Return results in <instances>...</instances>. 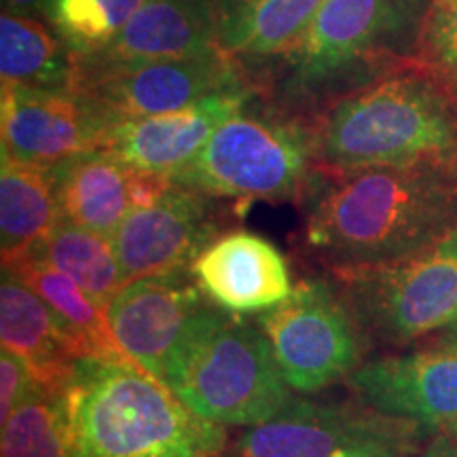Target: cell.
I'll return each instance as SVG.
<instances>
[{"mask_svg": "<svg viewBox=\"0 0 457 457\" xmlns=\"http://www.w3.org/2000/svg\"><path fill=\"white\" fill-rule=\"evenodd\" d=\"M303 208L299 248L327 273L384 265L457 228V168L375 165L322 174Z\"/></svg>", "mask_w": 457, "mask_h": 457, "instance_id": "6da1fadb", "label": "cell"}, {"mask_svg": "<svg viewBox=\"0 0 457 457\" xmlns=\"http://www.w3.org/2000/svg\"><path fill=\"white\" fill-rule=\"evenodd\" d=\"M312 123L322 174L375 165L457 168V96L436 74L400 71L373 79Z\"/></svg>", "mask_w": 457, "mask_h": 457, "instance_id": "7a4b0ae2", "label": "cell"}, {"mask_svg": "<svg viewBox=\"0 0 457 457\" xmlns=\"http://www.w3.org/2000/svg\"><path fill=\"white\" fill-rule=\"evenodd\" d=\"M71 407L81 457H220L227 428L204 420L148 370L79 360Z\"/></svg>", "mask_w": 457, "mask_h": 457, "instance_id": "3957f363", "label": "cell"}, {"mask_svg": "<svg viewBox=\"0 0 457 457\" xmlns=\"http://www.w3.org/2000/svg\"><path fill=\"white\" fill-rule=\"evenodd\" d=\"M162 384L199 417L225 428L262 424L296 398L254 320L214 303L170 358Z\"/></svg>", "mask_w": 457, "mask_h": 457, "instance_id": "277c9868", "label": "cell"}, {"mask_svg": "<svg viewBox=\"0 0 457 457\" xmlns=\"http://www.w3.org/2000/svg\"><path fill=\"white\" fill-rule=\"evenodd\" d=\"M248 106L220 123L170 182L237 204L303 205L322 179L313 123L276 104Z\"/></svg>", "mask_w": 457, "mask_h": 457, "instance_id": "5b68a950", "label": "cell"}, {"mask_svg": "<svg viewBox=\"0 0 457 457\" xmlns=\"http://www.w3.org/2000/svg\"><path fill=\"white\" fill-rule=\"evenodd\" d=\"M400 17V0H327L299 43L273 64L271 104L313 121L362 87L360 71L381 54Z\"/></svg>", "mask_w": 457, "mask_h": 457, "instance_id": "8992f818", "label": "cell"}, {"mask_svg": "<svg viewBox=\"0 0 457 457\" xmlns=\"http://www.w3.org/2000/svg\"><path fill=\"white\" fill-rule=\"evenodd\" d=\"M330 276L367 345L398 350L457 322V228L398 261Z\"/></svg>", "mask_w": 457, "mask_h": 457, "instance_id": "52a82bcc", "label": "cell"}, {"mask_svg": "<svg viewBox=\"0 0 457 457\" xmlns=\"http://www.w3.org/2000/svg\"><path fill=\"white\" fill-rule=\"evenodd\" d=\"M426 428L367 407L360 400L296 396L262 424L248 426L220 457H411Z\"/></svg>", "mask_w": 457, "mask_h": 457, "instance_id": "ba28073f", "label": "cell"}, {"mask_svg": "<svg viewBox=\"0 0 457 457\" xmlns=\"http://www.w3.org/2000/svg\"><path fill=\"white\" fill-rule=\"evenodd\" d=\"M254 322L296 394L345 384L367 360V341L333 276L299 279L286 299L256 313Z\"/></svg>", "mask_w": 457, "mask_h": 457, "instance_id": "9c48e42d", "label": "cell"}, {"mask_svg": "<svg viewBox=\"0 0 457 457\" xmlns=\"http://www.w3.org/2000/svg\"><path fill=\"white\" fill-rule=\"evenodd\" d=\"M250 83L225 49L138 64L79 66L77 94L106 125L180 111L216 91Z\"/></svg>", "mask_w": 457, "mask_h": 457, "instance_id": "30bf717a", "label": "cell"}, {"mask_svg": "<svg viewBox=\"0 0 457 457\" xmlns=\"http://www.w3.org/2000/svg\"><path fill=\"white\" fill-rule=\"evenodd\" d=\"M225 199L170 185L151 204L136 208L112 236L128 282L191 270L199 254L228 231Z\"/></svg>", "mask_w": 457, "mask_h": 457, "instance_id": "8fae6325", "label": "cell"}, {"mask_svg": "<svg viewBox=\"0 0 457 457\" xmlns=\"http://www.w3.org/2000/svg\"><path fill=\"white\" fill-rule=\"evenodd\" d=\"M210 305L193 271L185 270L131 279L106 312L123 350L162 381L170 358Z\"/></svg>", "mask_w": 457, "mask_h": 457, "instance_id": "7c38bea8", "label": "cell"}, {"mask_svg": "<svg viewBox=\"0 0 457 457\" xmlns=\"http://www.w3.org/2000/svg\"><path fill=\"white\" fill-rule=\"evenodd\" d=\"M345 386L353 398L379 413L443 430L457 420V345L443 343L364 360Z\"/></svg>", "mask_w": 457, "mask_h": 457, "instance_id": "4fadbf2b", "label": "cell"}, {"mask_svg": "<svg viewBox=\"0 0 457 457\" xmlns=\"http://www.w3.org/2000/svg\"><path fill=\"white\" fill-rule=\"evenodd\" d=\"M256 98L253 83L228 87L195 104L163 114L106 125L98 148L148 174L171 179L202 151L220 123Z\"/></svg>", "mask_w": 457, "mask_h": 457, "instance_id": "5bb4252c", "label": "cell"}, {"mask_svg": "<svg viewBox=\"0 0 457 457\" xmlns=\"http://www.w3.org/2000/svg\"><path fill=\"white\" fill-rule=\"evenodd\" d=\"M106 123L77 91L3 87V153L38 165H55L98 148Z\"/></svg>", "mask_w": 457, "mask_h": 457, "instance_id": "9a60e30c", "label": "cell"}, {"mask_svg": "<svg viewBox=\"0 0 457 457\" xmlns=\"http://www.w3.org/2000/svg\"><path fill=\"white\" fill-rule=\"evenodd\" d=\"M54 185L62 219L112 237L136 208L157 199L171 182L104 148H89L54 165Z\"/></svg>", "mask_w": 457, "mask_h": 457, "instance_id": "2e32d148", "label": "cell"}, {"mask_svg": "<svg viewBox=\"0 0 457 457\" xmlns=\"http://www.w3.org/2000/svg\"><path fill=\"white\" fill-rule=\"evenodd\" d=\"M210 301L231 313H261L293 290L288 262L270 239L245 228L220 233L191 267Z\"/></svg>", "mask_w": 457, "mask_h": 457, "instance_id": "e0dca14e", "label": "cell"}, {"mask_svg": "<svg viewBox=\"0 0 457 457\" xmlns=\"http://www.w3.org/2000/svg\"><path fill=\"white\" fill-rule=\"evenodd\" d=\"M219 0H145L106 47L81 57L79 66L138 64L191 57L219 49Z\"/></svg>", "mask_w": 457, "mask_h": 457, "instance_id": "ac0fdd59", "label": "cell"}, {"mask_svg": "<svg viewBox=\"0 0 457 457\" xmlns=\"http://www.w3.org/2000/svg\"><path fill=\"white\" fill-rule=\"evenodd\" d=\"M0 341L26 360L43 386H71L79 360L87 358L57 313L7 267L0 279Z\"/></svg>", "mask_w": 457, "mask_h": 457, "instance_id": "d6986e66", "label": "cell"}, {"mask_svg": "<svg viewBox=\"0 0 457 457\" xmlns=\"http://www.w3.org/2000/svg\"><path fill=\"white\" fill-rule=\"evenodd\" d=\"M62 219L54 165H38L3 153L0 168V253L3 267L30 259Z\"/></svg>", "mask_w": 457, "mask_h": 457, "instance_id": "ffe728a7", "label": "cell"}, {"mask_svg": "<svg viewBox=\"0 0 457 457\" xmlns=\"http://www.w3.org/2000/svg\"><path fill=\"white\" fill-rule=\"evenodd\" d=\"M0 81L3 87L74 91L79 81V55L51 24L3 11Z\"/></svg>", "mask_w": 457, "mask_h": 457, "instance_id": "44dd1931", "label": "cell"}, {"mask_svg": "<svg viewBox=\"0 0 457 457\" xmlns=\"http://www.w3.org/2000/svg\"><path fill=\"white\" fill-rule=\"evenodd\" d=\"M327 0H236L222 9L220 47L239 64L271 62L288 54Z\"/></svg>", "mask_w": 457, "mask_h": 457, "instance_id": "7402d4cb", "label": "cell"}, {"mask_svg": "<svg viewBox=\"0 0 457 457\" xmlns=\"http://www.w3.org/2000/svg\"><path fill=\"white\" fill-rule=\"evenodd\" d=\"M7 270L15 271L34 293L47 303L57 313V318L64 322V327L71 330L74 339L81 343L87 356L117 360V362L140 367L114 337L106 307L85 293L71 276L55 270L47 261L37 259V256H30V259L7 267Z\"/></svg>", "mask_w": 457, "mask_h": 457, "instance_id": "603a6c76", "label": "cell"}, {"mask_svg": "<svg viewBox=\"0 0 457 457\" xmlns=\"http://www.w3.org/2000/svg\"><path fill=\"white\" fill-rule=\"evenodd\" d=\"M3 457H81L71 386L34 384L3 424Z\"/></svg>", "mask_w": 457, "mask_h": 457, "instance_id": "cb8c5ba5", "label": "cell"}, {"mask_svg": "<svg viewBox=\"0 0 457 457\" xmlns=\"http://www.w3.org/2000/svg\"><path fill=\"white\" fill-rule=\"evenodd\" d=\"M32 256L71 276L108 310V303L128 284L112 237L60 219L51 236Z\"/></svg>", "mask_w": 457, "mask_h": 457, "instance_id": "d4e9b609", "label": "cell"}, {"mask_svg": "<svg viewBox=\"0 0 457 457\" xmlns=\"http://www.w3.org/2000/svg\"><path fill=\"white\" fill-rule=\"evenodd\" d=\"M142 3L145 0H47L45 21L81 60L106 47Z\"/></svg>", "mask_w": 457, "mask_h": 457, "instance_id": "484cf974", "label": "cell"}, {"mask_svg": "<svg viewBox=\"0 0 457 457\" xmlns=\"http://www.w3.org/2000/svg\"><path fill=\"white\" fill-rule=\"evenodd\" d=\"M421 47L432 74L457 96V0H432L421 26Z\"/></svg>", "mask_w": 457, "mask_h": 457, "instance_id": "4316f807", "label": "cell"}, {"mask_svg": "<svg viewBox=\"0 0 457 457\" xmlns=\"http://www.w3.org/2000/svg\"><path fill=\"white\" fill-rule=\"evenodd\" d=\"M34 384L37 381H34L26 360L3 347L0 352V424H4L13 415V411L30 394Z\"/></svg>", "mask_w": 457, "mask_h": 457, "instance_id": "83f0119b", "label": "cell"}, {"mask_svg": "<svg viewBox=\"0 0 457 457\" xmlns=\"http://www.w3.org/2000/svg\"><path fill=\"white\" fill-rule=\"evenodd\" d=\"M3 11H13V13L20 15L45 20V13H47V0H3Z\"/></svg>", "mask_w": 457, "mask_h": 457, "instance_id": "f1b7e54d", "label": "cell"}, {"mask_svg": "<svg viewBox=\"0 0 457 457\" xmlns=\"http://www.w3.org/2000/svg\"><path fill=\"white\" fill-rule=\"evenodd\" d=\"M421 457H457V441L447 432L438 430L436 436L426 445Z\"/></svg>", "mask_w": 457, "mask_h": 457, "instance_id": "f546056e", "label": "cell"}, {"mask_svg": "<svg viewBox=\"0 0 457 457\" xmlns=\"http://www.w3.org/2000/svg\"><path fill=\"white\" fill-rule=\"evenodd\" d=\"M445 341L451 343V345H457V322L453 327L447 328V337H445Z\"/></svg>", "mask_w": 457, "mask_h": 457, "instance_id": "4dcf8cb0", "label": "cell"}, {"mask_svg": "<svg viewBox=\"0 0 457 457\" xmlns=\"http://www.w3.org/2000/svg\"><path fill=\"white\" fill-rule=\"evenodd\" d=\"M441 432H447V434H449V436H453V438H455V441H457V420H453V421H451V424H447V426H445Z\"/></svg>", "mask_w": 457, "mask_h": 457, "instance_id": "1f68e13d", "label": "cell"}]
</instances>
